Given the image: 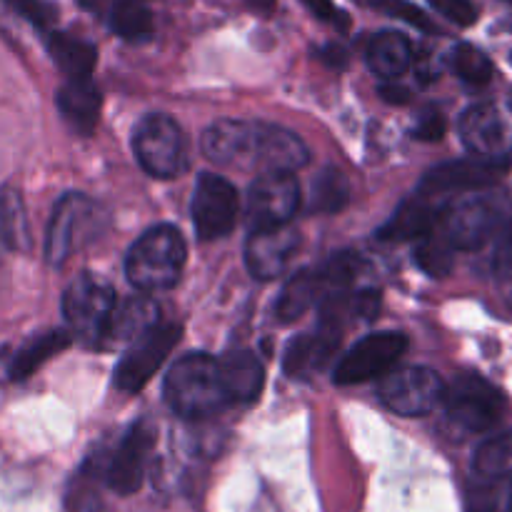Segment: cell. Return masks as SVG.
<instances>
[{"instance_id":"1","label":"cell","mask_w":512,"mask_h":512,"mask_svg":"<svg viewBox=\"0 0 512 512\" xmlns=\"http://www.w3.org/2000/svg\"><path fill=\"white\" fill-rule=\"evenodd\" d=\"M203 153L223 168L260 173H295L310 160L293 130L258 120H218L203 133Z\"/></svg>"},{"instance_id":"2","label":"cell","mask_w":512,"mask_h":512,"mask_svg":"<svg viewBox=\"0 0 512 512\" xmlns=\"http://www.w3.org/2000/svg\"><path fill=\"white\" fill-rule=\"evenodd\" d=\"M165 400L188 420L210 418L228 408L218 360L205 353H190L170 368L165 378Z\"/></svg>"},{"instance_id":"3","label":"cell","mask_w":512,"mask_h":512,"mask_svg":"<svg viewBox=\"0 0 512 512\" xmlns=\"http://www.w3.org/2000/svg\"><path fill=\"white\" fill-rule=\"evenodd\" d=\"M188 258L185 240L173 225H155L145 230L125 258L128 280L143 293L173 288L180 280Z\"/></svg>"},{"instance_id":"4","label":"cell","mask_w":512,"mask_h":512,"mask_svg":"<svg viewBox=\"0 0 512 512\" xmlns=\"http://www.w3.org/2000/svg\"><path fill=\"white\" fill-rule=\"evenodd\" d=\"M133 150L140 168L153 178H178L188 170V140L173 118L150 113L135 125Z\"/></svg>"},{"instance_id":"5","label":"cell","mask_w":512,"mask_h":512,"mask_svg":"<svg viewBox=\"0 0 512 512\" xmlns=\"http://www.w3.org/2000/svg\"><path fill=\"white\" fill-rule=\"evenodd\" d=\"M103 228V213L83 193H68L58 200L45 238V255L50 265H65L70 255L90 243Z\"/></svg>"},{"instance_id":"6","label":"cell","mask_w":512,"mask_h":512,"mask_svg":"<svg viewBox=\"0 0 512 512\" xmlns=\"http://www.w3.org/2000/svg\"><path fill=\"white\" fill-rule=\"evenodd\" d=\"M443 405L448 418L468 433L495 428L505 413L503 393L480 375H458L445 388Z\"/></svg>"},{"instance_id":"7","label":"cell","mask_w":512,"mask_h":512,"mask_svg":"<svg viewBox=\"0 0 512 512\" xmlns=\"http://www.w3.org/2000/svg\"><path fill=\"white\" fill-rule=\"evenodd\" d=\"M115 290L98 275H80L68 285L63 295V315L73 335L95 343L105 335L110 313H113Z\"/></svg>"},{"instance_id":"8","label":"cell","mask_w":512,"mask_h":512,"mask_svg":"<svg viewBox=\"0 0 512 512\" xmlns=\"http://www.w3.org/2000/svg\"><path fill=\"white\" fill-rule=\"evenodd\" d=\"M380 400L405 418H420L443 403L445 383L430 368L408 365V368L388 370L380 378Z\"/></svg>"},{"instance_id":"9","label":"cell","mask_w":512,"mask_h":512,"mask_svg":"<svg viewBox=\"0 0 512 512\" xmlns=\"http://www.w3.org/2000/svg\"><path fill=\"white\" fill-rule=\"evenodd\" d=\"M405 350H408V338L403 333H390V330H385V333L365 335L363 340H358L340 358L333 375L335 383L358 385L375 378H383L403 358Z\"/></svg>"},{"instance_id":"10","label":"cell","mask_w":512,"mask_h":512,"mask_svg":"<svg viewBox=\"0 0 512 512\" xmlns=\"http://www.w3.org/2000/svg\"><path fill=\"white\" fill-rule=\"evenodd\" d=\"M190 213H193L195 233H198L200 240L225 238L235 228V223H238V190H235L230 180L220 178V175H200L198 185H195Z\"/></svg>"},{"instance_id":"11","label":"cell","mask_w":512,"mask_h":512,"mask_svg":"<svg viewBox=\"0 0 512 512\" xmlns=\"http://www.w3.org/2000/svg\"><path fill=\"white\" fill-rule=\"evenodd\" d=\"M505 173H508V163H505V160H450V163L438 165V168H433L425 175L418 193L448 205V198H453V195L490 188V185L498 183Z\"/></svg>"},{"instance_id":"12","label":"cell","mask_w":512,"mask_h":512,"mask_svg":"<svg viewBox=\"0 0 512 512\" xmlns=\"http://www.w3.org/2000/svg\"><path fill=\"white\" fill-rule=\"evenodd\" d=\"M178 340L180 325H155L153 330L140 335L135 343H130V350L115 368V385L123 393H138L140 388H145Z\"/></svg>"},{"instance_id":"13","label":"cell","mask_w":512,"mask_h":512,"mask_svg":"<svg viewBox=\"0 0 512 512\" xmlns=\"http://www.w3.org/2000/svg\"><path fill=\"white\" fill-rule=\"evenodd\" d=\"M500 210L490 200L473 198L445 208L440 215L438 230L440 238L453 250H478L498 233Z\"/></svg>"},{"instance_id":"14","label":"cell","mask_w":512,"mask_h":512,"mask_svg":"<svg viewBox=\"0 0 512 512\" xmlns=\"http://www.w3.org/2000/svg\"><path fill=\"white\" fill-rule=\"evenodd\" d=\"M300 208V185L295 173H260L248 193L250 228L288 225Z\"/></svg>"},{"instance_id":"15","label":"cell","mask_w":512,"mask_h":512,"mask_svg":"<svg viewBox=\"0 0 512 512\" xmlns=\"http://www.w3.org/2000/svg\"><path fill=\"white\" fill-rule=\"evenodd\" d=\"M298 248L300 235L298 230L290 228V223L258 228L250 233L248 243H245V265L253 278L275 280L285 273Z\"/></svg>"},{"instance_id":"16","label":"cell","mask_w":512,"mask_h":512,"mask_svg":"<svg viewBox=\"0 0 512 512\" xmlns=\"http://www.w3.org/2000/svg\"><path fill=\"white\" fill-rule=\"evenodd\" d=\"M155 435L148 428V423H135L128 430L120 445L115 448L113 460L105 473V483L113 493L118 495H133L138 493L143 485L145 468H148L150 450H153Z\"/></svg>"},{"instance_id":"17","label":"cell","mask_w":512,"mask_h":512,"mask_svg":"<svg viewBox=\"0 0 512 512\" xmlns=\"http://www.w3.org/2000/svg\"><path fill=\"white\" fill-rule=\"evenodd\" d=\"M460 138L465 148L478 158L500 160L508 148V125L495 105H473L460 118Z\"/></svg>"},{"instance_id":"18","label":"cell","mask_w":512,"mask_h":512,"mask_svg":"<svg viewBox=\"0 0 512 512\" xmlns=\"http://www.w3.org/2000/svg\"><path fill=\"white\" fill-rule=\"evenodd\" d=\"M218 368L228 405H250L263 393V363L250 350H233L223 360H218Z\"/></svg>"},{"instance_id":"19","label":"cell","mask_w":512,"mask_h":512,"mask_svg":"<svg viewBox=\"0 0 512 512\" xmlns=\"http://www.w3.org/2000/svg\"><path fill=\"white\" fill-rule=\"evenodd\" d=\"M330 295H333V288H330L325 268L303 270V273L293 275L288 285L280 290V298L275 303V315H278L280 323H293V320L303 318L308 310H313L315 305L328 300Z\"/></svg>"},{"instance_id":"20","label":"cell","mask_w":512,"mask_h":512,"mask_svg":"<svg viewBox=\"0 0 512 512\" xmlns=\"http://www.w3.org/2000/svg\"><path fill=\"white\" fill-rule=\"evenodd\" d=\"M445 208H448V205L438 203V200L428 198V195L415 190L413 198L405 200V203L395 210L393 218L380 228L378 238L380 240L425 238V235L438 225L440 215H443Z\"/></svg>"},{"instance_id":"21","label":"cell","mask_w":512,"mask_h":512,"mask_svg":"<svg viewBox=\"0 0 512 512\" xmlns=\"http://www.w3.org/2000/svg\"><path fill=\"white\" fill-rule=\"evenodd\" d=\"M158 313V303L148 295H133L123 303H115L103 338H108L110 343H135L140 335L158 325Z\"/></svg>"},{"instance_id":"22","label":"cell","mask_w":512,"mask_h":512,"mask_svg":"<svg viewBox=\"0 0 512 512\" xmlns=\"http://www.w3.org/2000/svg\"><path fill=\"white\" fill-rule=\"evenodd\" d=\"M85 8L100 10L108 25L130 43H143L153 35V13L143 0H83Z\"/></svg>"},{"instance_id":"23","label":"cell","mask_w":512,"mask_h":512,"mask_svg":"<svg viewBox=\"0 0 512 512\" xmlns=\"http://www.w3.org/2000/svg\"><path fill=\"white\" fill-rule=\"evenodd\" d=\"M338 330L320 328L315 335H300L285 350V370L293 378H305L308 373L325 368L338 348Z\"/></svg>"},{"instance_id":"24","label":"cell","mask_w":512,"mask_h":512,"mask_svg":"<svg viewBox=\"0 0 512 512\" xmlns=\"http://www.w3.org/2000/svg\"><path fill=\"white\" fill-rule=\"evenodd\" d=\"M100 90L90 78H68L58 90V110L80 133H90L98 125Z\"/></svg>"},{"instance_id":"25","label":"cell","mask_w":512,"mask_h":512,"mask_svg":"<svg viewBox=\"0 0 512 512\" xmlns=\"http://www.w3.org/2000/svg\"><path fill=\"white\" fill-rule=\"evenodd\" d=\"M368 65L385 80H398L413 65V45L405 35L383 30L368 45Z\"/></svg>"},{"instance_id":"26","label":"cell","mask_w":512,"mask_h":512,"mask_svg":"<svg viewBox=\"0 0 512 512\" xmlns=\"http://www.w3.org/2000/svg\"><path fill=\"white\" fill-rule=\"evenodd\" d=\"M48 50L53 55L55 65L68 78H90L95 63H98V50H95V45L68 33H50Z\"/></svg>"},{"instance_id":"27","label":"cell","mask_w":512,"mask_h":512,"mask_svg":"<svg viewBox=\"0 0 512 512\" xmlns=\"http://www.w3.org/2000/svg\"><path fill=\"white\" fill-rule=\"evenodd\" d=\"M473 470L483 483H512V433L485 440L473 458Z\"/></svg>"},{"instance_id":"28","label":"cell","mask_w":512,"mask_h":512,"mask_svg":"<svg viewBox=\"0 0 512 512\" xmlns=\"http://www.w3.org/2000/svg\"><path fill=\"white\" fill-rule=\"evenodd\" d=\"M73 343L70 333L63 330H50V333L38 335V338L30 340L28 345L18 350V355L10 363V378L13 380H25L35 373L38 368H43L53 355H58L60 350H65Z\"/></svg>"},{"instance_id":"29","label":"cell","mask_w":512,"mask_h":512,"mask_svg":"<svg viewBox=\"0 0 512 512\" xmlns=\"http://www.w3.org/2000/svg\"><path fill=\"white\" fill-rule=\"evenodd\" d=\"M348 198L350 188L345 175L335 168H325L320 170L318 178L310 185L308 208L313 213H338V210H343L348 205Z\"/></svg>"},{"instance_id":"30","label":"cell","mask_w":512,"mask_h":512,"mask_svg":"<svg viewBox=\"0 0 512 512\" xmlns=\"http://www.w3.org/2000/svg\"><path fill=\"white\" fill-rule=\"evenodd\" d=\"M28 243V225L20 195L0 190V250H20Z\"/></svg>"},{"instance_id":"31","label":"cell","mask_w":512,"mask_h":512,"mask_svg":"<svg viewBox=\"0 0 512 512\" xmlns=\"http://www.w3.org/2000/svg\"><path fill=\"white\" fill-rule=\"evenodd\" d=\"M450 65H453L455 73L470 85H485L493 78V60L483 53L475 45H458V48L450 53Z\"/></svg>"},{"instance_id":"32","label":"cell","mask_w":512,"mask_h":512,"mask_svg":"<svg viewBox=\"0 0 512 512\" xmlns=\"http://www.w3.org/2000/svg\"><path fill=\"white\" fill-rule=\"evenodd\" d=\"M420 240H423V243H420L418 253H415L418 255L420 268H423L425 273L433 275V278H443V275H448L450 268H453V248H450V245L435 233V228Z\"/></svg>"},{"instance_id":"33","label":"cell","mask_w":512,"mask_h":512,"mask_svg":"<svg viewBox=\"0 0 512 512\" xmlns=\"http://www.w3.org/2000/svg\"><path fill=\"white\" fill-rule=\"evenodd\" d=\"M358 3L365 5V8L378 10V13L390 15V18L403 20V23L413 25V28L418 30H425V33H433L435 30L433 20H430L418 5L410 3V0H358Z\"/></svg>"},{"instance_id":"34","label":"cell","mask_w":512,"mask_h":512,"mask_svg":"<svg viewBox=\"0 0 512 512\" xmlns=\"http://www.w3.org/2000/svg\"><path fill=\"white\" fill-rule=\"evenodd\" d=\"M5 3H8V8L18 18L28 20L30 25L40 30H48L55 23V18H58V10L48 0H5Z\"/></svg>"},{"instance_id":"35","label":"cell","mask_w":512,"mask_h":512,"mask_svg":"<svg viewBox=\"0 0 512 512\" xmlns=\"http://www.w3.org/2000/svg\"><path fill=\"white\" fill-rule=\"evenodd\" d=\"M435 10H438L443 18H448L450 23L460 25V28H468L478 20V8L473 5V0H428Z\"/></svg>"},{"instance_id":"36","label":"cell","mask_w":512,"mask_h":512,"mask_svg":"<svg viewBox=\"0 0 512 512\" xmlns=\"http://www.w3.org/2000/svg\"><path fill=\"white\" fill-rule=\"evenodd\" d=\"M413 135L418 140H440L445 135V118L440 110H425L415 123Z\"/></svg>"},{"instance_id":"37","label":"cell","mask_w":512,"mask_h":512,"mask_svg":"<svg viewBox=\"0 0 512 512\" xmlns=\"http://www.w3.org/2000/svg\"><path fill=\"white\" fill-rule=\"evenodd\" d=\"M495 270L500 278H512V223L500 235L498 250H495Z\"/></svg>"},{"instance_id":"38","label":"cell","mask_w":512,"mask_h":512,"mask_svg":"<svg viewBox=\"0 0 512 512\" xmlns=\"http://www.w3.org/2000/svg\"><path fill=\"white\" fill-rule=\"evenodd\" d=\"M303 5L315 15V18L328 20V23H340V25L348 23V20L343 18V13L333 5V0H303Z\"/></svg>"},{"instance_id":"39","label":"cell","mask_w":512,"mask_h":512,"mask_svg":"<svg viewBox=\"0 0 512 512\" xmlns=\"http://www.w3.org/2000/svg\"><path fill=\"white\" fill-rule=\"evenodd\" d=\"M380 93H383V98L390 100V103H405V100H408V90L403 88H388V85H385Z\"/></svg>"},{"instance_id":"40","label":"cell","mask_w":512,"mask_h":512,"mask_svg":"<svg viewBox=\"0 0 512 512\" xmlns=\"http://www.w3.org/2000/svg\"><path fill=\"white\" fill-rule=\"evenodd\" d=\"M248 5L260 15H270L275 10V0H248Z\"/></svg>"}]
</instances>
